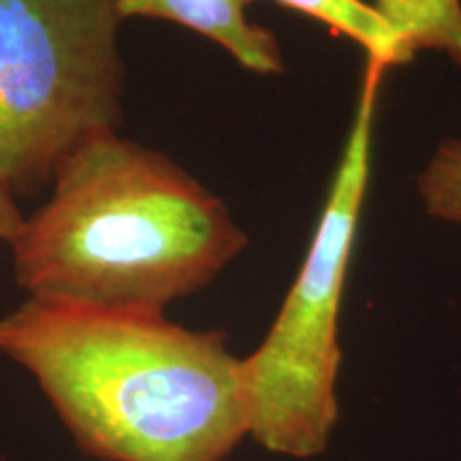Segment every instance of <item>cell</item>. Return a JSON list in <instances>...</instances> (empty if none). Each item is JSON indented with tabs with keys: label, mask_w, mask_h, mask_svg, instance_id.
I'll return each instance as SVG.
<instances>
[{
	"label": "cell",
	"mask_w": 461,
	"mask_h": 461,
	"mask_svg": "<svg viewBox=\"0 0 461 461\" xmlns=\"http://www.w3.org/2000/svg\"><path fill=\"white\" fill-rule=\"evenodd\" d=\"M0 355L31 374L75 445L103 461H227L248 438L241 359L165 312L28 297Z\"/></svg>",
	"instance_id": "1"
},
{
	"label": "cell",
	"mask_w": 461,
	"mask_h": 461,
	"mask_svg": "<svg viewBox=\"0 0 461 461\" xmlns=\"http://www.w3.org/2000/svg\"><path fill=\"white\" fill-rule=\"evenodd\" d=\"M248 244L227 205L169 157L109 132L75 152L11 241L28 297L165 312Z\"/></svg>",
	"instance_id": "2"
},
{
	"label": "cell",
	"mask_w": 461,
	"mask_h": 461,
	"mask_svg": "<svg viewBox=\"0 0 461 461\" xmlns=\"http://www.w3.org/2000/svg\"><path fill=\"white\" fill-rule=\"evenodd\" d=\"M387 67L367 60L344 152L312 244L267 336L241 359L248 436L265 451L319 457L338 425L339 312L372 169L374 124Z\"/></svg>",
	"instance_id": "3"
},
{
	"label": "cell",
	"mask_w": 461,
	"mask_h": 461,
	"mask_svg": "<svg viewBox=\"0 0 461 461\" xmlns=\"http://www.w3.org/2000/svg\"><path fill=\"white\" fill-rule=\"evenodd\" d=\"M115 0H0V186L26 194L122 122Z\"/></svg>",
	"instance_id": "4"
},
{
	"label": "cell",
	"mask_w": 461,
	"mask_h": 461,
	"mask_svg": "<svg viewBox=\"0 0 461 461\" xmlns=\"http://www.w3.org/2000/svg\"><path fill=\"white\" fill-rule=\"evenodd\" d=\"M255 0H115L122 20H163L210 39L227 50L241 67L258 75L285 71L278 39L248 20Z\"/></svg>",
	"instance_id": "5"
},
{
	"label": "cell",
	"mask_w": 461,
	"mask_h": 461,
	"mask_svg": "<svg viewBox=\"0 0 461 461\" xmlns=\"http://www.w3.org/2000/svg\"><path fill=\"white\" fill-rule=\"evenodd\" d=\"M280 7L312 17L333 34L350 39L366 50L367 60L383 67H402L414 60V54L397 37L376 7L366 0H274Z\"/></svg>",
	"instance_id": "6"
},
{
	"label": "cell",
	"mask_w": 461,
	"mask_h": 461,
	"mask_svg": "<svg viewBox=\"0 0 461 461\" xmlns=\"http://www.w3.org/2000/svg\"><path fill=\"white\" fill-rule=\"evenodd\" d=\"M414 56L440 51L461 67V0H374Z\"/></svg>",
	"instance_id": "7"
},
{
	"label": "cell",
	"mask_w": 461,
	"mask_h": 461,
	"mask_svg": "<svg viewBox=\"0 0 461 461\" xmlns=\"http://www.w3.org/2000/svg\"><path fill=\"white\" fill-rule=\"evenodd\" d=\"M425 212L461 224V140H447L436 148L417 177Z\"/></svg>",
	"instance_id": "8"
},
{
	"label": "cell",
	"mask_w": 461,
	"mask_h": 461,
	"mask_svg": "<svg viewBox=\"0 0 461 461\" xmlns=\"http://www.w3.org/2000/svg\"><path fill=\"white\" fill-rule=\"evenodd\" d=\"M24 214L15 203V194L0 186V244H11L22 229Z\"/></svg>",
	"instance_id": "9"
}]
</instances>
